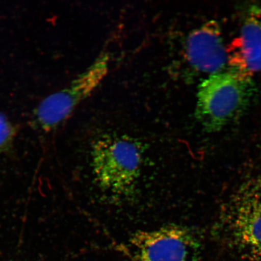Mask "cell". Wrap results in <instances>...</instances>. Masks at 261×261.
<instances>
[{"label":"cell","instance_id":"52a82bcc","mask_svg":"<svg viewBox=\"0 0 261 261\" xmlns=\"http://www.w3.org/2000/svg\"><path fill=\"white\" fill-rule=\"evenodd\" d=\"M227 51L234 72L250 78L261 71V5L247 10L239 34Z\"/></svg>","mask_w":261,"mask_h":261},{"label":"cell","instance_id":"5b68a950","mask_svg":"<svg viewBox=\"0 0 261 261\" xmlns=\"http://www.w3.org/2000/svg\"><path fill=\"white\" fill-rule=\"evenodd\" d=\"M222 223L239 242L261 250V179L240 188L228 202Z\"/></svg>","mask_w":261,"mask_h":261},{"label":"cell","instance_id":"6da1fadb","mask_svg":"<svg viewBox=\"0 0 261 261\" xmlns=\"http://www.w3.org/2000/svg\"><path fill=\"white\" fill-rule=\"evenodd\" d=\"M250 78L233 71L208 76L198 87L196 117L208 133L219 132L237 119L249 103Z\"/></svg>","mask_w":261,"mask_h":261},{"label":"cell","instance_id":"ba28073f","mask_svg":"<svg viewBox=\"0 0 261 261\" xmlns=\"http://www.w3.org/2000/svg\"><path fill=\"white\" fill-rule=\"evenodd\" d=\"M16 135V129L4 114L0 113V152L10 148Z\"/></svg>","mask_w":261,"mask_h":261},{"label":"cell","instance_id":"3957f363","mask_svg":"<svg viewBox=\"0 0 261 261\" xmlns=\"http://www.w3.org/2000/svg\"><path fill=\"white\" fill-rule=\"evenodd\" d=\"M109 55H100L69 86L45 97L34 112L35 120L40 128L50 130L64 122L99 86L109 72Z\"/></svg>","mask_w":261,"mask_h":261},{"label":"cell","instance_id":"7a4b0ae2","mask_svg":"<svg viewBox=\"0 0 261 261\" xmlns=\"http://www.w3.org/2000/svg\"><path fill=\"white\" fill-rule=\"evenodd\" d=\"M142 159L141 147L132 139L106 135L97 139L92 146L91 160L98 186L112 194L128 193L139 178Z\"/></svg>","mask_w":261,"mask_h":261},{"label":"cell","instance_id":"8992f818","mask_svg":"<svg viewBox=\"0 0 261 261\" xmlns=\"http://www.w3.org/2000/svg\"><path fill=\"white\" fill-rule=\"evenodd\" d=\"M185 48L186 57L191 67L208 76L223 72L228 63L227 49L215 21H208L192 31Z\"/></svg>","mask_w":261,"mask_h":261},{"label":"cell","instance_id":"277c9868","mask_svg":"<svg viewBox=\"0 0 261 261\" xmlns=\"http://www.w3.org/2000/svg\"><path fill=\"white\" fill-rule=\"evenodd\" d=\"M129 243L137 261H188L198 247L191 228L174 224L136 231Z\"/></svg>","mask_w":261,"mask_h":261}]
</instances>
